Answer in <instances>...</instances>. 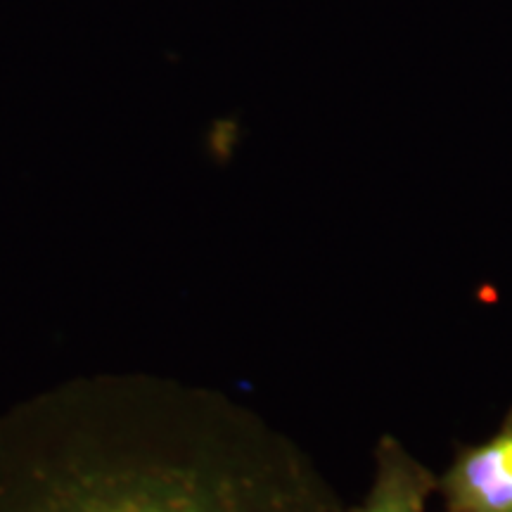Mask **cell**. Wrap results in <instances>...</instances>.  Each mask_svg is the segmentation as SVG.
Returning a JSON list of instances; mask_svg holds the SVG:
<instances>
[{"mask_svg": "<svg viewBox=\"0 0 512 512\" xmlns=\"http://www.w3.org/2000/svg\"><path fill=\"white\" fill-rule=\"evenodd\" d=\"M0 512H347L242 401L155 375L57 384L0 415Z\"/></svg>", "mask_w": 512, "mask_h": 512, "instance_id": "6da1fadb", "label": "cell"}, {"mask_svg": "<svg viewBox=\"0 0 512 512\" xmlns=\"http://www.w3.org/2000/svg\"><path fill=\"white\" fill-rule=\"evenodd\" d=\"M441 512H512V406L479 444H458L437 477Z\"/></svg>", "mask_w": 512, "mask_h": 512, "instance_id": "7a4b0ae2", "label": "cell"}, {"mask_svg": "<svg viewBox=\"0 0 512 512\" xmlns=\"http://www.w3.org/2000/svg\"><path fill=\"white\" fill-rule=\"evenodd\" d=\"M437 494V475L392 434L375 446V472L366 498L347 512H427Z\"/></svg>", "mask_w": 512, "mask_h": 512, "instance_id": "3957f363", "label": "cell"}]
</instances>
